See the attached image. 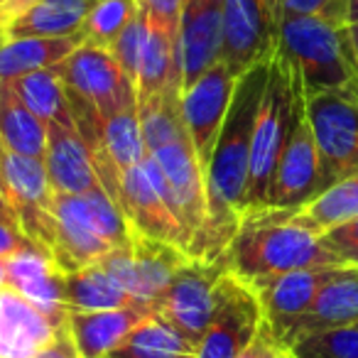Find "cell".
<instances>
[{
	"label": "cell",
	"instance_id": "1",
	"mask_svg": "<svg viewBox=\"0 0 358 358\" xmlns=\"http://www.w3.org/2000/svg\"><path fill=\"white\" fill-rule=\"evenodd\" d=\"M224 260L231 273L248 285L292 270L341 265L324 248L322 236L292 209H258L245 214Z\"/></svg>",
	"mask_w": 358,
	"mask_h": 358
},
{
	"label": "cell",
	"instance_id": "2",
	"mask_svg": "<svg viewBox=\"0 0 358 358\" xmlns=\"http://www.w3.org/2000/svg\"><path fill=\"white\" fill-rule=\"evenodd\" d=\"M280 50L297 66L304 96L358 99V55L351 27L317 17H282Z\"/></svg>",
	"mask_w": 358,
	"mask_h": 358
},
{
	"label": "cell",
	"instance_id": "3",
	"mask_svg": "<svg viewBox=\"0 0 358 358\" xmlns=\"http://www.w3.org/2000/svg\"><path fill=\"white\" fill-rule=\"evenodd\" d=\"M299 71L287 55L278 47L270 59L268 81H265L263 99H260L258 120L253 130V148H250L248 192H245V214L268 206L270 185L275 169L292 125L294 99L299 91Z\"/></svg>",
	"mask_w": 358,
	"mask_h": 358
},
{
	"label": "cell",
	"instance_id": "4",
	"mask_svg": "<svg viewBox=\"0 0 358 358\" xmlns=\"http://www.w3.org/2000/svg\"><path fill=\"white\" fill-rule=\"evenodd\" d=\"M0 196L15 214L27 238L52 255L57 245L55 189L45 159L15 155L0 145Z\"/></svg>",
	"mask_w": 358,
	"mask_h": 358
},
{
	"label": "cell",
	"instance_id": "5",
	"mask_svg": "<svg viewBox=\"0 0 358 358\" xmlns=\"http://www.w3.org/2000/svg\"><path fill=\"white\" fill-rule=\"evenodd\" d=\"M229 273L224 258L216 263L189 260L174 273L167 289L152 302V312L199 346L219 304L221 280Z\"/></svg>",
	"mask_w": 358,
	"mask_h": 358
},
{
	"label": "cell",
	"instance_id": "6",
	"mask_svg": "<svg viewBox=\"0 0 358 358\" xmlns=\"http://www.w3.org/2000/svg\"><path fill=\"white\" fill-rule=\"evenodd\" d=\"M322 194V172H319V150L314 130L307 115V96L299 84L294 99L292 125L270 185L268 206L265 209H292L299 211L312 199Z\"/></svg>",
	"mask_w": 358,
	"mask_h": 358
},
{
	"label": "cell",
	"instance_id": "7",
	"mask_svg": "<svg viewBox=\"0 0 358 358\" xmlns=\"http://www.w3.org/2000/svg\"><path fill=\"white\" fill-rule=\"evenodd\" d=\"M280 0H226L221 62L241 79L253 66L273 59L280 47Z\"/></svg>",
	"mask_w": 358,
	"mask_h": 358
},
{
	"label": "cell",
	"instance_id": "8",
	"mask_svg": "<svg viewBox=\"0 0 358 358\" xmlns=\"http://www.w3.org/2000/svg\"><path fill=\"white\" fill-rule=\"evenodd\" d=\"M307 115L319 150L322 192L358 172V99L324 94L307 99Z\"/></svg>",
	"mask_w": 358,
	"mask_h": 358
},
{
	"label": "cell",
	"instance_id": "9",
	"mask_svg": "<svg viewBox=\"0 0 358 358\" xmlns=\"http://www.w3.org/2000/svg\"><path fill=\"white\" fill-rule=\"evenodd\" d=\"M66 94L86 101L103 120L138 108L135 84L125 76L110 50L81 45L59 64Z\"/></svg>",
	"mask_w": 358,
	"mask_h": 358
},
{
	"label": "cell",
	"instance_id": "10",
	"mask_svg": "<svg viewBox=\"0 0 358 358\" xmlns=\"http://www.w3.org/2000/svg\"><path fill=\"white\" fill-rule=\"evenodd\" d=\"M118 204L133 234L174 245L189 255V238L164 199L162 172L150 155L143 164L123 172Z\"/></svg>",
	"mask_w": 358,
	"mask_h": 358
},
{
	"label": "cell",
	"instance_id": "11",
	"mask_svg": "<svg viewBox=\"0 0 358 358\" xmlns=\"http://www.w3.org/2000/svg\"><path fill=\"white\" fill-rule=\"evenodd\" d=\"M150 157L157 162L164 179V199L172 214L185 229L189 238V258L199 243L209 219V201H206V177L204 167L194 152L192 140L164 145L155 150Z\"/></svg>",
	"mask_w": 358,
	"mask_h": 358
},
{
	"label": "cell",
	"instance_id": "12",
	"mask_svg": "<svg viewBox=\"0 0 358 358\" xmlns=\"http://www.w3.org/2000/svg\"><path fill=\"white\" fill-rule=\"evenodd\" d=\"M265 317L255 289L234 273L221 280L214 319L196 348V358H238L263 329Z\"/></svg>",
	"mask_w": 358,
	"mask_h": 358
},
{
	"label": "cell",
	"instance_id": "13",
	"mask_svg": "<svg viewBox=\"0 0 358 358\" xmlns=\"http://www.w3.org/2000/svg\"><path fill=\"white\" fill-rule=\"evenodd\" d=\"M189 260L192 258L185 250L133 234V245L130 248L110 250L99 263L135 299H140L145 304H152L167 289L174 273L185 263H189Z\"/></svg>",
	"mask_w": 358,
	"mask_h": 358
},
{
	"label": "cell",
	"instance_id": "14",
	"mask_svg": "<svg viewBox=\"0 0 358 358\" xmlns=\"http://www.w3.org/2000/svg\"><path fill=\"white\" fill-rule=\"evenodd\" d=\"M236 84H238V76L224 62H219L182 94V115H185L187 133L204 172L224 128Z\"/></svg>",
	"mask_w": 358,
	"mask_h": 358
},
{
	"label": "cell",
	"instance_id": "15",
	"mask_svg": "<svg viewBox=\"0 0 358 358\" xmlns=\"http://www.w3.org/2000/svg\"><path fill=\"white\" fill-rule=\"evenodd\" d=\"M338 268H343V265L292 270V273L275 275V278L250 282V287L255 289V294H258V299H260L265 324H268L270 331H273L275 341L280 343V338L289 331V327H292L302 314H307V309L314 304L317 294L322 292L324 285L336 275Z\"/></svg>",
	"mask_w": 358,
	"mask_h": 358
},
{
	"label": "cell",
	"instance_id": "16",
	"mask_svg": "<svg viewBox=\"0 0 358 358\" xmlns=\"http://www.w3.org/2000/svg\"><path fill=\"white\" fill-rule=\"evenodd\" d=\"M224 3L226 0H185L177 32L182 55V94L204 71L221 62Z\"/></svg>",
	"mask_w": 358,
	"mask_h": 358
},
{
	"label": "cell",
	"instance_id": "17",
	"mask_svg": "<svg viewBox=\"0 0 358 358\" xmlns=\"http://www.w3.org/2000/svg\"><path fill=\"white\" fill-rule=\"evenodd\" d=\"M57 245L52 260L64 275L99 263L110 253V245L99 234L84 196L55 194Z\"/></svg>",
	"mask_w": 358,
	"mask_h": 358
},
{
	"label": "cell",
	"instance_id": "18",
	"mask_svg": "<svg viewBox=\"0 0 358 358\" xmlns=\"http://www.w3.org/2000/svg\"><path fill=\"white\" fill-rule=\"evenodd\" d=\"M8 287L35 304L55 327L66 324V275L57 268L45 248L37 245L8 258Z\"/></svg>",
	"mask_w": 358,
	"mask_h": 358
},
{
	"label": "cell",
	"instance_id": "19",
	"mask_svg": "<svg viewBox=\"0 0 358 358\" xmlns=\"http://www.w3.org/2000/svg\"><path fill=\"white\" fill-rule=\"evenodd\" d=\"M353 324H358V268L343 265L322 287L307 314H302L280 338V348H289L309 334L353 327Z\"/></svg>",
	"mask_w": 358,
	"mask_h": 358
},
{
	"label": "cell",
	"instance_id": "20",
	"mask_svg": "<svg viewBox=\"0 0 358 358\" xmlns=\"http://www.w3.org/2000/svg\"><path fill=\"white\" fill-rule=\"evenodd\" d=\"M45 167L55 194L84 196L99 187V174L84 138L69 125H47Z\"/></svg>",
	"mask_w": 358,
	"mask_h": 358
},
{
	"label": "cell",
	"instance_id": "21",
	"mask_svg": "<svg viewBox=\"0 0 358 358\" xmlns=\"http://www.w3.org/2000/svg\"><path fill=\"white\" fill-rule=\"evenodd\" d=\"M59 329L15 289H0V358H35Z\"/></svg>",
	"mask_w": 358,
	"mask_h": 358
},
{
	"label": "cell",
	"instance_id": "22",
	"mask_svg": "<svg viewBox=\"0 0 358 358\" xmlns=\"http://www.w3.org/2000/svg\"><path fill=\"white\" fill-rule=\"evenodd\" d=\"M152 314L150 304L125 309H103V312H69L66 329L76 343L81 358H108L125 336Z\"/></svg>",
	"mask_w": 358,
	"mask_h": 358
},
{
	"label": "cell",
	"instance_id": "23",
	"mask_svg": "<svg viewBox=\"0 0 358 358\" xmlns=\"http://www.w3.org/2000/svg\"><path fill=\"white\" fill-rule=\"evenodd\" d=\"M148 45L140 62L135 96L138 106L162 96L169 89H182V55L179 37L148 22Z\"/></svg>",
	"mask_w": 358,
	"mask_h": 358
},
{
	"label": "cell",
	"instance_id": "24",
	"mask_svg": "<svg viewBox=\"0 0 358 358\" xmlns=\"http://www.w3.org/2000/svg\"><path fill=\"white\" fill-rule=\"evenodd\" d=\"M94 0H40L6 22L10 40L20 37H76Z\"/></svg>",
	"mask_w": 358,
	"mask_h": 358
},
{
	"label": "cell",
	"instance_id": "25",
	"mask_svg": "<svg viewBox=\"0 0 358 358\" xmlns=\"http://www.w3.org/2000/svg\"><path fill=\"white\" fill-rule=\"evenodd\" d=\"M81 47V37H20L0 47V81H15L32 71L59 66Z\"/></svg>",
	"mask_w": 358,
	"mask_h": 358
},
{
	"label": "cell",
	"instance_id": "26",
	"mask_svg": "<svg viewBox=\"0 0 358 358\" xmlns=\"http://www.w3.org/2000/svg\"><path fill=\"white\" fill-rule=\"evenodd\" d=\"M0 145L35 159L47 152V123L22 103L10 81H0Z\"/></svg>",
	"mask_w": 358,
	"mask_h": 358
},
{
	"label": "cell",
	"instance_id": "27",
	"mask_svg": "<svg viewBox=\"0 0 358 358\" xmlns=\"http://www.w3.org/2000/svg\"><path fill=\"white\" fill-rule=\"evenodd\" d=\"M66 304L69 312H103V309L140 307L145 302L135 299L103 265L94 263L66 275Z\"/></svg>",
	"mask_w": 358,
	"mask_h": 358
},
{
	"label": "cell",
	"instance_id": "28",
	"mask_svg": "<svg viewBox=\"0 0 358 358\" xmlns=\"http://www.w3.org/2000/svg\"><path fill=\"white\" fill-rule=\"evenodd\" d=\"M196 343L164 322L159 314L145 317L108 358H196Z\"/></svg>",
	"mask_w": 358,
	"mask_h": 358
},
{
	"label": "cell",
	"instance_id": "29",
	"mask_svg": "<svg viewBox=\"0 0 358 358\" xmlns=\"http://www.w3.org/2000/svg\"><path fill=\"white\" fill-rule=\"evenodd\" d=\"M10 86L15 89V94L20 96L22 103H25L37 118L45 120L47 125L57 123V125L76 128L74 118H71L69 96H66L64 81H62L59 66L32 71V74L10 81Z\"/></svg>",
	"mask_w": 358,
	"mask_h": 358
},
{
	"label": "cell",
	"instance_id": "30",
	"mask_svg": "<svg viewBox=\"0 0 358 358\" xmlns=\"http://www.w3.org/2000/svg\"><path fill=\"white\" fill-rule=\"evenodd\" d=\"M138 113L148 155L164 145L189 140L185 115H182V89H169L157 99L138 106Z\"/></svg>",
	"mask_w": 358,
	"mask_h": 358
},
{
	"label": "cell",
	"instance_id": "31",
	"mask_svg": "<svg viewBox=\"0 0 358 358\" xmlns=\"http://www.w3.org/2000/svg\"><path fill=\"white\" fill-rule=\"evenodd\" d=\"M94 145L108 152L113 164L120 172L138 167L148 159V148L143 140V128H140V113L138 108H130L115 118L101 120V138ZM89 145V148H94Z\"/></svg>",
	"mask_w": 358,
	"mask_h": 358
},
{
	"label": "cell",
	"instance_id": "32",
	"mask_svg": "<svg viewBox=\"0 0 358 358\" xmlns=\"http://www.w3.org/2000/svg\"><path fill=\"white\" fill-rule=\"evenodd\" d=\"M299 216L307 221L309 229H314L319 236L329 229L351 221L358 216V172L331 185L327 192L312 199L307 206L299 209Z\"/></svg>",
	"mask_w": 358,
	"mask_h": 358
},
{
	"label": "cell",
	"instance_id": "33",
	"mask_svg": "<svg viewBox=\"0 0 358 358\" xmlns=\"http://www.w3.org/2000/svg\"><path fill=\"white\" fill-rule=\"evenodd\" d=\"M135 15H138L135 0H94L79 32L81 45L110 50Z\"/></svg>",
	"mask_w": 358,
	"mask_h": 358
},
{
	"label": "cell",
	"instance_id": "34",
	"mask_svg": "<svg viewBox=\"0 0 358 358\" xmlns=\"http://www.w3.org/2000/svg\"><path fill=\"white\" fill-rule=\"evenodd\" d=\"M84 199H86V206H89L91 216H94L96 229L103 236L106 243L113 250L130 248V245H133V229H130L123 209L108 196V192L99 185L91 192H86Z\"/></svg>",
	"mask_w": 358,
	"mask_h": 358
},
{
	"label": "cell",
	"instance_id": "35",
	"mask_svg": "<svg viewBox=\"0 0 358 358\" xmlns=\"http://www.w3.org/2000/svg\"><path fill=\"white\" fill-rule=\"evenodd\" d=\"M285 351L292 358H358V324L309 334Z\"/></svg>",
	"mask_w": 358,
	"mask_h": 358
},
{
	"label": "cell",
	"instance_id": "36",
	"mask_svg": "<svg viewBox=\"0 0 358 358\" xmlns=\"http://www.w3.org/2000/svg\"><path fill=\"white\" fill-rule=\"evenodd\" d=\"M148 17L138 10V15L128 22L120 37L115 40V45L110 47V55L115 57V62L120 64V69L125 71L130 81H138V71H140V62H143V52L148 45Z\"/></svg>",
	"mask_w": 358,
	"mask_h": 358
},
{
	"label": "cell",
	"instance_id": "37",
	"mask_svg": "<svg viewBox=\"0 0 358 358\" xmlns=\"http://www.w3.org/2000/svg\"><path fill=\"white\" fill-rule=\"evenodd\" d=\"M282 17H317L348 25V0H280Z\"/></svg>",
	"mask_w": 358,
	"mask_h": 358
},
{
	"label": "cell",
	"instance_id": "38",
	"mask_svg": "<svg viewBox=\"0 0 358 358\" xmlns=\"http://www.w3.org/2000/svg\"><path fill=\"white\" fill-rule=\"evenodd\" d=\"M322 243L341 265L358 268V216L322 234Z\"/></svg>",
	"mask_w": 358,
	"mask_h": 358
},
{
	"label": "cell",
	"instance_id": "39",
	"mask_svg": "<svg viewBox=\"0 0 358 358\" xmlns=\"http://www.w3.org/2000/svg\"><path fill=\"white\" fill-rule=\"evenodd\" d=\"M135 3H138V10L148 17V22L172 32V35L179 32V17H182L185 0H135Z\"/></svg>",
	"mask_w": 358,
	"mask_h": 358
},
{
	"label": "cell",
	"instance_id": "40",
	"mask_svg": "<svg viewBox=\"0 0 358 358\" xmlns=\"http://www.w3.org/2000/svg\"><path fill=\"white\" fill-rule=\"evenodd\" d=\"M30 248H37V243L32 238H27L25 231L17 224V219H13V216H0V258L8 260V258H13V255H20Z\"/></svg>",
	"mask_w": 358,
	"mask_h": 358
},
{
	"label": "cell",
	"instance_id": "41",
	"mask_svg": "<svg viewBox=\"0 0 358 358\" xmlns=\"http://www.w3.org/2000/svg\"><path fill=\"white\" fill-rule=\"evenodd\" d=\"M35 358H81V356H79V351H76V343H74V338H71L69 329L62 327L59 331L55 334V338H52Z\"/></svg>",
	"mask_w": 358,
	"mask_h": 358
},
{
	"label": "cell",
	"instance_id": "42",
	"mask_svg": "<svg viewBox=\"0 0 358 358\" xmlns=\"http://www.w3.org/2000/svg\"><path fill=\"white\" fill-rule=\"evenodd\" d=\"M278 353H280V343L275 341L268 324H263V329H260L258 336L253 338V343H250L238 358H278Z\"/></svg>",
	"mask_w": 358,
	"mask_h": 358
},
{
	"label": "cell",
	"instance_id": "43",
	"mask_svg": "<svg viewBox=\"0 0 358 358\" xmlns=\"http://www.w3.org/2000/svg\"><path fill=\"white\" fill-rule=\"evenodd\" d=\"M40 0H6V8H3V15H6V22L13 20L15 15H20L22 10H27L30 6H35Z\"/></svg>",
	"mask_w": 358,
	"mask_h": 358
},
{
	"label": "cell",
	"instance_id": "44",
	"mask_svg": "<svg viewBox=\"0 0 358 358\" xmlns=\"http://www.w3.org/2000/svg\"><path fill=\"white\" fill-rule=\"evenodd\" d=\"M348 27H358V0H348Z\"/></svg>",
	"mask_w": 358,
	"mask_h": 358
},
{
	"label": "cell",
	"instance_id": "45",
	"mask_svg": "<svg viewBox=\"0 0 358 358\" xmlns=\"http://www.w3.org/2000/svg\"><path fill=\"white\" fill-rule=\"evenodd\" d=\"M8 287V260L0 258V289Z\"/></svg>",
	"mask_w": 358,
	"mask_h": 358
},
{
	"label": "cell",
	"instance_id": "46",
	"mask_svg": "<svg viewBox=\"0 0 358 358\" xmlns=\"http://www.w3.org/2000/svg\"><path fill=\"white\" fill-rule=\"evenodd\" d=\"M0 216H13V219H15V214L10 211V206L6 204V199H3V196H0Z\"/></svg>",
	"mask_w": 358,
	"mask_h": 358
},
{
	"label": "cell",
	"instance_id": "47",
	"mask_svg": "<svg viewBox=\"0 0 358 358\" xmlns=\"http://www.w3.org/2000/svg\"><path fill=\"white\" fill-rule=\"evenodd\" d=\"M351 37H353V47H356V55H358V27H351Z\"/></svg>",
	"mask_w": 358,
	"mask_h": 358
},
{
	"label": "cell",
	"instance_id": "48",
	"mask_svg": "<svg viewBox=\"0 0 358 358\" xmlns=\"http://www.w3.org/2000/svg\"><path fill=\"white\" fill-rule=\"evenodd\" d=\"M6 40H8V35H6V25H0V47L6 45Z\"/></svg>",
	"mask_w": 358,
	"mask_h": 358
},
{
	"label": "cell",
	"instance_id": "49",
	"mask_svg": "<svg viewBox=\"0 0 358 358\" xmlns=\"http://www.w3.org/2000/svg\"><path fill=\"white\" fill-rule=\"evenodd\" d=\"M3 8H6V0H0V25H6V15H3Z\"/></svg>",
	"mask_w": 358,
	"mask_h": 358
},
{
	"label": "cell",
	"instance_id": "50",
	"mask_svg": "<svg viewBox=\"0 0 358 358\" xmlns=\"http://www.w3.org/2000/svg\"><path fill=\"white\" fill-rule=\"evenodd\" d=\"M278 358H285V348H280V353H278Z\"/></svg>",
	"mask_w": 358,
	"mask_h": 358
},
{
	"label": "cell",
	"instance_id": "51",
	"mask_svg": "<svg viewBox=\"0 0 358 358\" xmlns=\"http://www.w3.org/2000/svg\"><path fill=\"white\" fill-rule=\"evenodd\" d=\"M285 358H292V356H289V353H287V351H285Z\"/></svg>",
	"mask_w": 358,
	"mask_h": 358
}]
</instances>
